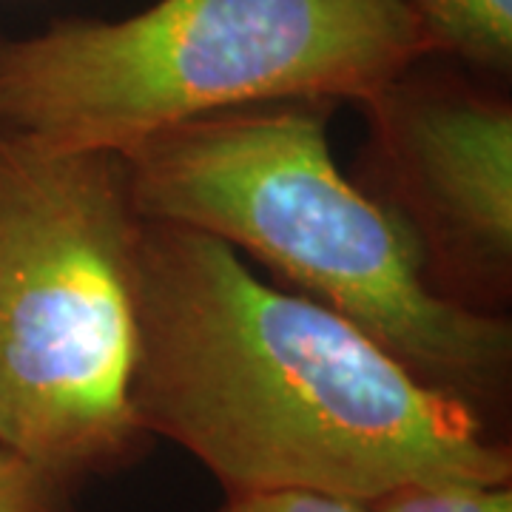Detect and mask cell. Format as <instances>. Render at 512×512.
I'll use <instances>...</instances> for the list:
<instances>
[{
	"label": "cell",
	"instance_id": "6da1fadb",
	"mask_svg": "<svg viewBox=\"0 0 512 512\" xmlns=\"http://www.w3.org/2000/svg\"><path fill=\"white\" fill-rule=\"evenodd\" d=\"M131 404L225 495L367 504L413 481L512 484L484 416L424 384L345 316L271 288L220 239L143 220Z\"/></svg>",
	"mask_w": 512,
	"mask_h": 512
},
{
	"label": "cell",
	"instance_id": "7a4b0ae2",
	"mask_svg": "<svg viewBox=\"0 0 512 512\" xmlns=\"http://www.w3.org/2000/svg\"><path fill=\"white\" fill-rule=\"evenodd\" d=\"M330 100L208 114L123 148L143 220L242 248L345 316L421 382L470 407L495 402L512 325L433 291L410 234L330 151Z\"/></svg>",
	"mask_w": 512,
	"mask_h": 512
},
{
	"label": "cell",
	"instance_id": "3957f363",
	"mask_svg": "<svg viewBox=\"0 0 512 512\" xmlns=\"http://www.w3.org/2000/svg\"><path fill=\"white\" fill-rule=\"evenodd\" d=\"M430 57L402 0H157L0 35V134L123 151L276 100L362 103Z\"/></svg>",
	"mask_w": 512,
	"mask_h": 512
},
{
	"label": "cell",
	"instance_id": "277c9868",
	"mask_svg": "<svg viewBox=\"0 0 512 512\" xmlns=\"http://www.w3.org/2000/svg\"><path fill=\"white\" fill-rule=\"evenodd\" d=\"M123 154L0 134V444L74 490L137 464L134 265Z\"/></svg>",
	"mask_w": 512,
	"mask_h": 512
},
{
	"label": "cell",
	"instance_id": "5b68a950",
	"mask_svg": "<svg viewBox=\"0 0 512 512\" xmlns=\"http://www.w3.org/2000/svg\"><path fill=\"white\" fill-rule=\"evenodd\" d=\"M476 77L421 57L362 100L359 185L402 222L433 291L490 311L512 282V106Z\"/></svg>",
	"mask_w": 512,
	"mask_h": 512
},
{
	"label": "cell",
	"instance_id": "8992f818",
	"mask_svg": "<svg viewBox=\"0 0 512 512\" xmlns=\"http://www.w3.org/2000/svg\"><path fill=\"white\" fill-rule=\"evenodd\" d=\"M430 57L487 80L512 72V0H402Z\"/></svg>",
	"mask_w": 512,
	"mask_h": 512
},
{
	"label": "cell",
	"instance_id": "52a82bcc",
	"mask_svg": "<svg viewBox=\"0 0 512 512\" xmlns=\"http://www.w3.org/2000/svg\"><path fill=\"white\" fill-rule=\"evenodd\" d=\"M365 507L367 512H512V484L413 481Z\"/></svg>",
	"mask_w": 512,
	"mask_h": 512
},
{
	"label": "cell",
	"instance_id": "ba28073f",
	"mask_svg": "<svg viewBox=\"0 0 512 512\" xmlns=\"http://www.w3.org/2000/svg\"><path fill=\"white\" fill-rule=\"evenodd\" d=\"M0 512H74V487L0 444Z\"/></svg>",
	"mask_w": 512,
	"mask_h": 512
},
{
	"label": "cell",
	"instance_id": "9c48e42d",
	"mask_svg": "<svg viewBox=\"0 0 512 512\" xmlns=\"http://www.w3.org/2000/svg\"><path fill=\"white\" fill-rule=\"evenodd\" d=\"M217 512H367V507L339 495L279 490V493L225 495Z\"/></svg>",
	"mask_w": 512,
	"mask_h": 512
}]
</instances>
